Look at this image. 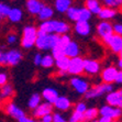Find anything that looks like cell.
I'll return each mask as SVG.
<instances>
[{"label": "cell", "instance_id": "cell-1", "mask_svg": "<svg viewBox=\"0 0 122 122\" xmlns=\"http://www.w3.org/2000/svg\"><path fill=\"white\" fill-rule=\"evenodd\" d=\"M39 31L43 32L45 34H57V35H64L68 34L71 26L67 22L63 20H48L41 22L39 24Z\"/></svg>", "mask_w": 122, "mask_h": 122}, {"label": "cell", "instance_id": "cell-2", "mask_svg": "<svg viewBox=\"0 0 122 122\" xmlns=\"http://www.w3.org/2000/svg\"><path fill=\"white\" fill-rule=\"evenodd\" d=\"M60 40V35L57 34H45L43 32H37V40L35 47L39 51H53Z\"/></svg>", "mask_w": 122, "mask_h": 122}, {"label": "cell", "instance_id": "cell-3", "mask_svg": "<svg viewBox=\"0 0 122 122\" xmlns=\"http://www.w3.org/2000/svg\"><path fill=\"white\" fill-rule=\"evenodd\" d=\"M37 32L39 29L34 25H25L22 30L21 36V47L24 50H30L35 46L37 40Z\"/></svg>", "mask_w": 122, "mask_h": 122}, {"label": "cell", "instance_id": "cell-4", "mask_svg": "<svg viewBox=\"0 0 122 122\" xmlns=\"http://www.w3.org/2000/svg\"><path fill=\"white\" fill-rule=\"evenodd\" d=\"M113 89V85H110V84H105V82H100V84H97L96 86H92L89 91L85 95L86 99H96V98H99L102 97L103 95H107L112 92Z\"/></svg>", "mask_w": 122, "mask_h": 122}, {"label": "cell", "instance_id": "cell-5", "mask_svg": "<svg viewBox=\"0 0 122 122\" xmlns=\"http://www.w3.org/2000/svg\"><path fill=\"white\" fill-rule=\"evenodd\" d=\"M69 85H71V87L75 90V92H77L78 95H84V96H85L89 91V89L91 88L88 80L85 79V78H82V77H80V76L71 77V79H69Z\"/></svg>", "mask_w": 122, "mask_h": 122}, {"label": "cell", "instance_id": "cell-6", "mask_svg": "<svg viewBox=\"0 0 122 122\" xmlns=\"http://www.w3.org/2000/svg\"><path fill=\"white\" fill-rule=\"evenodd\" d=\"M96 33L100 40L105 41L106 39L112 36L114 34L113 24L110 21H100L96 26Z\"/></svg>", "mask_w": 122, "mask_h": 122}, {"label": "cell", "instance_id": "cell-7", "mask_svg": "<svg viewBox=\"0 0 122 122\" xmlns=\"http://www.w3.org/2000/svg\"><path fill=\"white\" fill-rule=\"evenodd\" d=\"M119 69L117 66L113 65H109L107 67H105L100 73V78H101V81L105 82V84H110V85H113L116 82V79L119 74Z\"/></svg>", "mask_w": 122, "mask_h": 122}, {"label": "cell", "instance_id": "cell-8", "mask_svg": "<svg viewBox=\"0 0 122 122\" xmlns=\"http://www.w3.org/2000/svg\"><path fill=\"white\" fill-rule=\"evenodd\" d=\"M103 44L108 46L110 48V51L114 54H120V52H122V36L118 35V34H113L112 36L106 39L105 41H102Z\"/></svg>", "mask_w": 122, "mask_h": 122}, {"label": "cell", "instance_id": "cell-9", "mask_svg": "<svg viewBox=\"0 0 122 122\" xmlns=\"http://www.w3.org/2000/svg\"><path fill=\"white\" fill-rule=\"evenodd\" d=\"M84 69L85 73L89 76H95L101 73V64L99 61L94 58H85L84 61Z\"/></svg>", "mask_w": 122, "mask_h": 122}, {"label": "cell", "instance_id": "cell-10", "mask_svg": "<svg viewBox=\"0 0 122 122\" xmlns=\"http://www.w3.org/2000/svg\"><path fill=\"white\" fill-rule=\"evenodd\" d=\"M84 61H85V58H82L81 56L71 58L69 68H68V75H71V76L75 77V76H80L82 73H85Z\"/></svg>", "mask_w": 122, "mask_h": 122}, {"label": "cell", "instance_id": "cell-11", "mask_svg": "<svg viewBox=\"0 0 122 122\" xmlns=\"http://www.w3.org/2000/svg\"><path fill=\"white\" fill-rule=\"evenodd\" d=\"M99 116L102 117H109L112 120H118L122 118V109L116 108L109 105H102L99 108Z\"/></svg>", "mask_w": 122, "mask_h": 122}, {"label": "cell", "instance_id": "cell-12", "mask_svg": "<svg viewBox=\"0 0 122 122\" xmlns=\"http://www.w3.org/2000/svg\"><path fill=\"white\" fill-rule=\"evenodd\" d=\"M52 113H54V106L45 101H43L35 110L32 111L33 118L39 120H41L43 117L47 116V114H52Z\"/></svg>", "mask_w": 122, "mask_h": 122}, {"label": "cell", "instance_id": "cell-13", "mask_svg": "<svg viewBox=\"0 0 122 122\" xmlns=\"http://www.w3.org/2000/svg\"><path fill=\"white\" fill-rule=\"evenodd\" d=\"M5 111H6L7 114H9L11 118L18 120V121H19L21 118L26 116L24 110L21 109L19 106L15 105L13 101H10V102H8V103H6V106H5Z\"/></svg>", "mask_w": 122, "mask_h": 122}, {"label": "cell", "instance_id": "cell-14", "mask_svg": "<svg viewBox=\"0 0 122 122\" xmlns=\"http://www.w3.org/2000/svg\"><path fill=\"white\" fill-rule=\"evenodd\" d=\"M106 103L122 109V89H116L105 97Z\"/></svg>", "mask_w": 122, "mask_h": 122}, {"label": "cell", "instance_id": "cell-15", "mask_svg": "<svg viewBox=\"0 0 122 122\" xmlns=\"http://www.w3.org/2000/svg\"><path fill=\"white\" fill-rule=\"evenodd\" d=\"M54 109L58 112H66V111L71 110L73 107L71 100L67 96H60V98L56 100L54 105Z\"/></svg>", "mask_w": 122, "mask_h": 122}, {"label": "cell", "instance_id": "cell-16", "mask_svg": "<svg viewBox=\"0 0 122 122\" xmlns=\"http://www.w3.org/2000/svg\"><path fill=\"white\" fill-rule=\"evenodd\" d=\"M44 6H45V2L40 1V0H26L25 1L26 11L32 15H39Z\"/></svg>", "mask_w": 122, "mask_h": 122}, {"label": "cell", "instance_id": "cell-17", "mask_svg": "<svg viewBox=\"0 0 122 122\" xmlns=\"http://www.w3.org/2000/svg\"><path fill=\"white\" fill-rule=\"evenodd\" d=\"M6 54H7V61H8L9 66L18 65L23 58L22 53L18 48H11V50H9V51L6 52Z\"/></svg>", "mask_w": 122, "mask_h": 122}, {"label": "cell", "instance_id": "cell-18", "mask_svg": "<svg viewBox=\"0 0 122 122\" xmlns=\"http://www.w3.org/2000/svg\"><path fill=\"white\" fill-rule=\"evenodd\" d=\"M42 96L43 100L45 102H48V103H51V105H54L56 100L60 98V94H58V91L56 89L52 88V87H47V88H44L42 90Z\"/></svg>", "mask_w": 122, "mask_h": 122}, {"label": "cell", "instance_id": "cell-19", "mask_svg": "<svg viewBox=\"0 0 122 122\" xmlns=\"http://www.w3.org/2000/svg\"><path fill=\"white\" fill-rule=\"evenodd\" d=\"M75 34L79 36L86 37L91 33V25L89 22H76L74 24Z\"/></svg>", "mask_w": 122, "mask_h": 122}, {"label": "cell", "instance_id": "cell-20", "mask_svg": "<svg viewBox=\"0 0 122 122\" xmlns=\"http://www.w3.org/2000/svg\"><path fill=\"white\" fill-rule=\"evenodd\" d=\"M65 56H67L71 60L80 56V46L76 41H71L65 47Z\"/></svg>", "mask_w": 122, "mask_h": 122}, {"label": "cell", "instance_id": "cell-21", "mask_svg": "<svg viewBox=\"0 0 122 122\" xmlns=\"http://www.w3.org/2000/svg\"><path fill=\"white\" fill-rule=\"evenodd\" d=\"M85 7L91 12L92 15L95 14L97 17L99 15V13L101 12L102 8H103V7L101 6V2H100V1H97V0H86Z\"/></svg>", "mask_w": 122, "mask_h": 122}, {"label": "cell", "instance_id": "cell-22", "mask_svg": "<svg viewBox=\"0 0 122 122\" xmlns=\"http://www.w3.org/2000/svg\"><path fill=\"white\" fill-rule=\"evenodd\" d=\"M71 7H73L71 0H56V1H54V9L60 13H67Z\"/></svg>", "mask_w": 122, "mask_h": 122}, {"label": "cell", "instance_id": "cell-23", "mask_svg": "<svg viewBox=\"0 0 122 122\" xmlns=\"http://www.w3.org/2000/svg\"><path fill=\"white\" fill-rule=\"evenodd\" d=\"M53 15H54V7H51V6H48V5H45V6L42 8L41 12L39 13L37 18L40 19L41 22H44V21L52 20Z\"/></svg>", "mask_w": 122, "mask_h": 122}, {"label": "cell", "instance_id": "cell-24", "mask_svg": "<svg viewBox=\"0 0 122 122\" xmlns=\"http://www.w3.org/2000/svg\"><path fill=\"white\" fill-rule=\"evenodd\" d=\"M117 12L116 9H111V8H108V7H103L101 10V12L99 13L98 18H99L101 21H110L112 19L117 17Z\"/></svg>", "mask_w": 122, "mask_h": 122}, {"label": "cell", "instance_id": "cell-25", "mask_svg": "<svg viewBox=\"0 0 122 122\" xmlns=\"http://www.w3.org/2000/svg\"><path fill=\"white\" fill-rule=\"evenodd\" d=\"M9 21L12 23H19L23 19V11L21 8L18 7H12L10 14H9Z\"/></svg>", "mask_w": 122, "mask_h": 122}, {"label": "cell", "instance_id": "cell-26", "mask_svg": "<svg viewBox=\"0 0 122 122\" xmlns=\"http://www.w3.org/2000/svg\"><path fill=\"white\" fill-rule=\"evenodd\" d=\"M69 64H71V58H68L67 56H64L60 60L55 61V67L57 68V71H65L68 73V68H69Z\"/></svg>", "mask_w": 122, "mask_h": 122}, {"label": "cell", "instance_id": "cell-27", "mask_svg": "<svg viewBox=\"0 0 122 122\" xmlns=\"http://www.w3.org/2000/svg\"><path fill=\"white\" fill-rule=\"evenodd\" d=\"M42 96H41L40 94H33V95H31V97L29 98V100H28V108L29 109H31L32 111L33 110H35V109L39 107V106L42 103Z\"/></svg>", "mask_w": 122, "mask_h": 122}, {"label": "cell", "instance_id": "cell-28", "mask_svg": "<svg viewBox=\"0 0 122 122\" xmlns=\"http://www.w3.org/2000/svg\"><path fill=\"white\" fill-rule=\"evenodd\" d=\"M99 116V109L96 107H89L86 112L84 113V122L87 121H92V120H97Z\"/></svg>", "mask_w": 122, "mask_h": 122}, {"label": "cell", "instance_id": "cell-29", "mask_svg": "<svg viewBox=\"0 0 122 122\" xmlns=\"http://www.w3.org/2000/svg\"><path fill=\"white\" fill-rule=\"evenodd\" d=\"M13 95H14V88L11 84L8 82L7 85L0 87V96H1L2 99H5V100L10 99V98L13 97Z\"/></svg>", "mask_w": 122, "mask_h": 122}, {"label": "cell", "instance_id": "cell-30", "mask_svg": "<svg viewBox=\"0 0 122 122\" xmlns=\"http://www.w3.org/2000/svg\"><path fill=\"white\" fill-rule=\"evenodd\" d=\"M79 13H80V7L73 6L69 8V10L66 13V17L73 22H78L79 21Z\"/></svg>", "mask_w": 122, "mask_h": 122}, {"label": "cell", "instance_id": "cell-31", "mask_svg": "<svg viewBox=\"0 0 122 122\" xmlns=\"http://www.w3.org/2000/svg\"><path fill=\"white\" fill-rule=\"evenodd\" d=\"M53 66H55V60L52 56V54H45L43 55L42 63H41V67L45 68V69H50Z\"/></svg>", "mask_w": 122, "mask_h": 122}, {"label": "cell", "instance_id": "cell-32", "mask_svg": "<svg viewBox=\"0 0 122 122\" xmlns=\"http://www.w3.org/2000/svg\"><path fill=\"white\" fill-rule=\"evenodd\" d=\"M12 7L7 2H0V20L8 19Z\"/></svg>", "mask_w": 122, "mask_h": 122}, {"label": "cell", "instance_id": "cell-33", "mask_svg": "<svg viewBox=\"0 0 122 122\" xmlns=\"http://www.w3.org/2000/svg\"><path fill=\"white\" fill-rule=\"evenodd\" d=\"M92 14L86 7H80V13H79V21L78 22H89Z\"/></svg>", "mask_w": 122, "mask_h": 122}, {"label": "cell", "instance_id": "cell-34", "mask_svg": "<svg viewBox=\"0 0 122 122\" xmlns=\"http://www.w3.org/2000/svg\"><path fill=\"white\" fill-rule=\"evenodd\" d=\"M52 56L54 57V60H60V58H62V57L65 56V48L61 47V46L56 45L54 48H53V51L51 52Z\"/></svg>", "mask_w": 122, "mask_h": 122}, {"label": "cell", "instance_id": "cell-35", "mask_svg": "<svg viewBox=\"0 0 122 122\" xmlns=\"http://www.w3.org/2000/svg\"><path fill=\"white\" fill-rule=\"evenodd\" d=\"M102 5L111 9H118L122 6V0H103Z\"/></svg>", "mask_w": 122, "mask_h": 122}, {"label": "cell", "instance_id": "cell-36", "mask_svg": "<svg viewBox=\"0 0 122 122\" xmlns=\"http://www.w3.org/2000/svg\"><path fill=\"white\" fill-rule=\"evenodd\" d=\"M71 37L69 34H64V35H60V40H58V43H57V45L61 46V47L65 48L66 46L71 42Z\"/></svg>", "mask_w": 122, "mask_h": 122}, {"label": "cell", "instance_id": "cell-37", "mask_svg": "<svg viewBox=\"0 0 122 122\" xmlns=\"http://www.w3.org/2000/svg\"><path fill=\"white\" fill-rule=\"evenodd\" d=\"M68 122H84V114L73 110L71 116L68 117Z\"/></svg>", "mask_w": 122, "mask_h": 122}, {"label": "cell", "instance_id": "cell-38", "mask_svg": "<svg viewBox=\"0 0 122 122\" xmlns=\"http://www.w3.org/2000/svg\"><path fill=\"white\" fill-rule=\"evenodd\" d=\"M87 109H88V107H87V103L85 101H78L74 105V110L77 111V112H80L82 114L85 113Z\"/></svg>", "mask_w": 122, "mask_h": 122}, {"label": "cell", "instance_id": "cell-39", "mask_svg": "<svg viewBox=\"0 0 122 122\" xmlns=\"http://www.w3.org/2000/svg\"><path fill=\"white\" fill-rule=\"evenodd\" d=\"M53 122H68V119L66 118L65 114H63L62 112L55 111L53 113Z\"/></svg>", "mask_w": 122, "mask_h": 122}, {"label": "cell", "instance_id": "cell-40", "mask_svg": "<svg viewBox=\"0 0 122 122\" xmlns=\"http://www.w3.org/2000/svg\"><path fill=\"white\" fill-rule=\"evenodd\" d=\"M6 41L9 45H14L18 42V35L15 33H9L6 37Z\"/></svg>", "mask_w": 122, "mask_h": 122}, {"label": "cell", "instance_id": "cell-41", "mask_svg": "<svg viewBox=\"0 0 122 122\" xmlns=\"http://www.w3.org/2000/svg\"><path fill=\"white\" fill-rule=\"evenodd\" d=\"M42 58H43V55L42 53H40V52H37V53H35L33 56V64L35 66H41V63H42Z\"/></svg>", "mask_w": 122, "mask_h": 122}, {"label": "cell", "instance_id": "cell-42", "mask_svg": "<svg viewBox=\"0 0 122 122\" xmlns=\"http://www.w3.org/2000/svg\"><path fill=\"white\" fill-rule=\"evenodd\" d=\"M8 84V74L5 71H0V87Z\"/></svg>", "mask_w": 122, "mask_h": 122}, {"label": "cell", "instance_id": "cell-43", "mask_svg": "<svg viewBox=\"0 0 122 122\" xmlns=\"http://www.w3.org/2000/svg\"><path fill=\"white\" fill-rule=\"evenodd\" d=\"M6 65H8L7 54H6V52L0 51V66H6Z\"/></svg>", "mask_w": 122, "mask_h": 122}, {"label": "cell", "instance_id": "cell-44", "mask_svg": "<svg viewBox=\"0 0 122 122\" xmlns=\"http://www.w3.org/2000/svg\"><path fill=\"white\" fill-rule=\"evenodd\" d=\"M113 31L114 34H118V35H121L122 36V23H113Z\"/></svg>", "mask_w": 122, "mask_h": 122}, {"label": "cell", "instance_id": "cell-45", "mask_svg": "<svg viewBox=\"0 0 122 122\" xmlns=\"http://www.w3.org/2000/svg\"><path fill=\"white\" fill-rule=\"evenodd\" d=\"M18 122H36V121H35V119H34L33 117L25 116V117H23V118H21Z\"/></svg>", "mask_w": 122, "mask_h": 122}, {"label": "cell", "instance_id": "cell-46", "mask_svg": "<svg viewBox=\"0 0 122 122\" xmlns=\"http://www.w3.org/2000/svg\"><path fill=\"white\" fill-rule=\"evenodd\" d=\"M98 122H114V120H112L111 118H109V117L100 116L99 118H98Z\"/></svg>", "mask_w": 122, "mask_h": 122}, {"label": "cell", "instance_id": "cell-47", "mask_svg": "<svg viewBox=\"0 0 122 122\" xmlns=\"http://www.w3.org/2000/svg\"><path fill=\"white\" fill-rule=\"evenodd\" d=\"M41 121H43V122H53V113L43 117L42 119H41Z\"/></svg>", "mask_w": 122, "mask_h": 122}, {"label": "cell", "instance_id": "cell-48", "mask_svg": "<svg viewBox=\"0 0 122 122\" xmlns=\"http://www.w3.org/2000/svg\"><path fill=\"white\" fill-rule=\"evenodd\" d=\"M116 84H118V85H122V71H119L118 77H117V79H116Z\"/></svg>", "mask_w": 122, "mask_h": 122}, {"label": "cell", "instance_id": "cell-49", "mask_svg": "<svg viewBox=\"0 0 122 122\" xmlns=\"http://www.w3.org/2000/svg\"><path fill=\"white\" fill-rule=\"evenodd\" d=\"M117 67H118V69L120 71H122V60H120V58L118 61V63H117Z\"/></svg>", "mask_w": 122, "mask_h": 122}, {"label": "cell", "instance_id": "cell-50", "mask_svg": "<svg viewBox=\"0 0 122 122\" xmlns=\"http://www.w3.org/2000/svg\"><path fill=\"white\" fill-rule=\"evenodd\" d=\"M2 98H1V96H0V107H1V105H2Z\"/></svg>", "mask_w": 122, "mask_h": 122}, {"label": "cell", "instance_id": "cell-51", "mask_svg": "<svg viewBox=\"0 0 122 122\" xmlns=\"http://www.w3.org/2000/svg\"><path fill=\"white\" fill-rule=\"evenodd\" d=\"M119 58H120V60H122V52H120V54H119Z\"/></svg>", "mask_w": 122, "mask_h": 122}, {"label": "cell", "instance_id": "cell-52", "mask_svg": "<svg viewBox=\"0 0 122 122\" xmlns=\"http://www.w3.org/2000/svg\"><path fill=\"white\" fill-rule=\"evenodd\" d=\"M87 122H98V119H97V120H92V121H87Z\"/></svg>", "mask_w": 122, "mask_h": 122}, {"label": "cell", "instance_id": "cell-53", "mask_svg": "<svg viewBox=\"0 0 122 122\" xmlns=\"http://www.w3.org/2000/svg\"><path fill=\"white\" fill-rule=\"evenodd\" d=\"M36 122H43V121H41V120H39V121H36Z\"/></svg>", "mask_w": 122, "mask_h": 122}, {"label": "cell", "instance_id": "cell-54", "mask_svg": "<svg viewBox=\"0 0 122 122\" xmlns=\"http://www.w3.org/2000/svg\"><path fill=\"white\" fill-rule=\"evenodd\" d=\"M0 51H1V46H0Z\"/></svg>", "mask_w": 122, "mask_h": 122}, {"label": "cell", "instance_id": "cell-55", "mask_svg": "<svg viewBox=\"0 0 122 122\" xmlns=\"http://www.w3.org/2000/svg\"><path fill=\"white\" fill-rule=\"evenodd\" d=\"M114 122H116V121H114Z\"/></svg>", "mask_w": 122, "mask_h": 122}]
</instances>
